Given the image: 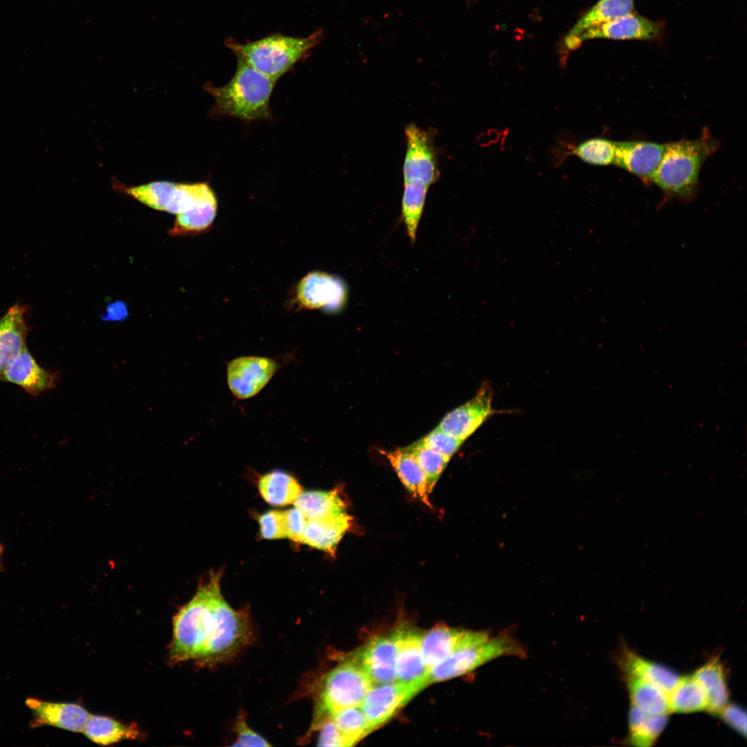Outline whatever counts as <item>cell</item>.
Instances as JSON below:
<instances>
[{"instance_id": "1", "label": "cell", "mask_w": 747, "mask_h": 747, "mask_svg": "<svg viewBox=\"0 0 747 747\" xmlns=\"http://www.w3.org/2000/svg\"><path fill=\"white\" fill-rule=\"evenodd\" d=\"M221 577V571L212 573L175 615L169 654L172 664L196 660L205 647L214 627Z\"/></svg>"}, {"instance_id": "2", "label": "cell", "mask_w": 747, "mask_h": 747, "mask_svg": "<svg viewBox=\"0 0 747 747\" xmlns=\"http://www.w3.org/2000/svg\"><path fill=\"white\" fill-rule=\"evenodd\" d=\"M275 82L238 59L236 71L228 83L221 86H205L214 100L211 116L246 121L270 118V100Z\"/></svg>"}, {"instance_id": "3", "label": "cell", "mask_w": 747, "mask_h": 747, "mask_svg": "<svg viewBox=\"0 0 747 747\" xmlns=\"http://www.w3.org/2000/svg\"><path fill=\"white\" fill-rule=\"evenodd\" d=\"M719 142L708 133L694 140L665 145L661 160L650 181L666 195L689 200L695 195L699 172Z\"/></svg>"}, {"instance_id": "4", "label": "cell", "mask_w": 747, "mask_h": 747, "mask_svg": "<svg viewBox=\"0 0 747 747\" xmlns=\"http://www.w3.org/2000/svg\"><path fill=\"white\" fill-rule=\"evenodd\" d=\"M316 33L306 37L274 35L246 44L228 43V46L251 67L277 81L302 59L320 38Z\"/></svg>"}, {"instance_id": "5", "label": "cell", "mask_w": 747, "mask_h": 747, "mask_svg": "<svg viewBox=\"0 0 747 747\" xmlns=\"http://www.w3.org/2000/svg\"><path fill=\"white\" fill-rule=\"evenodd\" d=\"M254 640V631L247 610H236L222 593L216 598L212 633L195 660L199 665L212 666L234 657Z\"/></svg>"}, {"instance_id": "6", "label": "cell", "mask_w": 747, "mask_h": 747, "mask_svg": "<svg viewBox=\"0 0 747 747\" xmlns=\"http://www.w3.org/2000/svg\"><path fill=\"white\" fill-rule=\"evenodd\" d=\"M373 685L353 659L337 665L323 679L310 730H315L324 719L340 710L360 706Z\"/></svg>"}, {"instance_id": "7", "label": "cell", "mask_w": 747, "mask_h": 747, "mask_svg": "<svg viewBox=\"0 0 747 747\" xmlns=\"http://www.w3.org/2000/svg\"><path fill=\"white\" fill-rule=\"evenodd\" d=\"M524 654L523 647L509 634H501L495 637H489L481 643L454 652L432 667L429 672L430 683L460 676L499 657L521 656Z\"/></svg>"}, {"instance_id": "8", "label": "cell", "mask_w": 747, "mask_h": 747, "mask_svg": "<svg viewBox=\"0 0 747 747\" xmlns=\"http://www.w3.org/2000/svg\"><path fill=\"white\" fill-rule=\"evenodd\" d=\"M284 363L282 359L259 356H242L227 362L229 390L237 399L247 400L259 394Z\"/></svg>"}, {"instance_id": "9", "label": "cell", "mask_w": 747, "mask_h": 747, "mask_svg": "<svg viewBox=\"0 0 747 747\" xmlns=\"http://www.w3.org/2000/svg\"><path fill=\"white\" fill-rule=\"evenodd\" d=\"M430 684L427 680H421L374 685L360 707L369 723L376 730L389 721Z\"/></svg>"}, {"instance_id": "10", "label": "cell", "mask_w": 747, "mask_h": 747, "mask_svg": "<svg viewBox=\"0 0 747 747\" xmlns=\"http://www.w3.org/2000/svg\"><path fill=\"white\" fill-rule=\"evenodd\" d=\"M663 21L650 20L636 12L591 26L575 37L564 40L565 46L573 50L587 39L603 38L615 40H655L661 37Z\"/></svg>"}, {"instance_id": "11", "label": "cell", "mask_w": 747, "mask_h": 747, "mask_svg": "<svg viewBox=\"0 0 747 747\" xmlns=\"http://www.w3.org/2000/svg\"><path fill=\"white\" fill-rule=\"evenodd\" d=\"M405 138L404 181L418 180L430 186L440 176L436 151L430 133L411 123L405 129Z\"/></svg>"}, {"instance_id": "12", "label": "cell", "mask_w": 747, "mask_h": 747, "mask_svg": "<svg viewBox=\"0 0 747 747\" xmlns=\"http://www.w3.org/2000/svg\"><path fill=\"white\" fill-rule=\"evenodd\" d=\"M295 295L299 304L305 308L334 313L343 307L347 290L343 282L337 277L315 271L300 280Z\"/></svg>"}, {"instance_id": "13", "label": "cell", "mask_w": 747, "mask_h": 747, "mask_svg": "<svg viewBox=\"0 0 747 747\" xmlns=\"http://www.w3.org/2000/svg\"><path fill=\"white\" fill-rule=\"evenodd\" d=\"M492 395L490 386L483 383L472 398L448 412L437 427L465 441L492 415Z\"/></svg>"}, {"instance_id": "14", "label": "cell", "mask_w": 747, "mask_h": 747, "mask_svg": "<svg viewBox=\"0 0 747 747\" xmlns=\"http://www.w3.org/2000/svg\"><path fill=\"white\" fill-rule=\"evenodd\" d=\"M490 636L486 631H470L445 626L436 627L421 636L424 663L429 670L454 652L481 643Z\"/></svg>"}, {"instance_id": "15", "label": "cell", "mask_w": 747, "mask_h": 747, "mask_svg": "<svg viewBox=\"0 0 747 747\" xmlns=\"http://www.w3.org/2000/svg\"><path fill=\"white\" fill-rule=\"evenodd\" d=\"M26 704L33 714L32 728L50 726L74 732H82L91 715L75 703L53 702L28 698Z\"/></svg>"}, {"instance_id": "16", "label": "cell", "mask_w": 747, "mask_h": 747, "mask_svg": "<svg viewBox=\"0 0 747 747\" xmlns=\"http://www.w3.org/2000/svg\"><path fill=\"white\" fill-rule=\"evenodd\" d=\"M421 636L407 626L396 628L390 635L396 648V681L427 680L430 682L429 670L422 654Z\"/></svg>"}, {"instance_id": "17", "label": "cell", "mask_w": 747, "mask_h": 747, "mask_svg": "<svg viewBox=\"0 0 747 747\" xmlns=\"http://www.w3.org/2000/svg\"><path fill=\"white\" fill-rule=\"evenodd\" d=\"M355 661L365 670L374 685L396 681V648L390 636H377L370 638L357 653Z\"/></svg>"}, {"instance_id": "18", "label": "cell", "mask_w": 747, "mask_h": 747, "mask_svg": "<svg viewBox=\"0 0 747 747\" xmlns=\"http://www.w3.org/2000/svg\"><path fill=\"white\" fill-rule=\"evenodd\" d=\"M57 380L58 374L39 366L26 345L0 372V381L15 384L32 395L54 388Z\"/></svg>"}, {"instance_id": "19", "label": "cell", "mask_w": 747, "mask_h": 747, "mask_svg": "<svg viewBox=\"0 0 747 747\" xmlns=\"http://www.w3.org/2000/svg\"><path fill=\"white\" fill-rule=\"evenodd\" d=\"M665 145L644 140L616 141L614 165L650 181L661 160Z\"/></svg>"}, {"instance_id": "20", "label": "cell", "mask_w": 747, "mask_h": 747, "mask_svg": "<svg viewBox=\"0 0 747 747\" xmlns=\"http://www.w3.org/2000/svg\"><path fill=\"white\" fill-rule=\"evenodd\" d=\"M352 520L347 513L331 519H308L299 543L333 556L339 542L351 526Z\"/></svg>"}, {"instance_id": "21", "label": "cell", "mask_w": 747, "mask_h": 747, "mask_svg": "<svg viewBox=\"0 0 747 747\" xmlns=\"http://www.w3.org/2000/svg\"><path fill=\"white\" fill-rule=\"evenodd\" d=\"M24 306H12L0 319V372L26 346L27 326Z\"/></svg>"}, {"instance_id": "22", "label": "cell", "mask_w": 747, "mask_h": 747, "mask_svg": "<svg viewBox=\"0 0 747 747\" xmlns=\"http://www.w3.org/2000/svg\"><path fill=\"white\" fill-rule=\"evenodd\" d=\"M620 663L626 676L636 677L656 686L668 695L680 677L665 666L648 661L634 652L624 649Z\"/></svg>"}, {"instance_id": "23", "label": "cell", "mask_w": 747, "mask_h": 747, "mask_svg": "<svg viewBox=\"0 0 747 747\" xmlns=\"http://www.w3.org/2000/svg\"><path fill=\"white\" fill-rule=\"evenodd\" d=\"M380 452L388 459L408 492L431 508L425 476L413 455L405 448L391 451L380 450Z\"/></svg>"}, {"instance_id": "24", "label": "cell", "mask_w": 747, "mask_h": 747, "mask_svg": "<svg viewBox=\"0 0 747 747\" xmlns=\"http://www.w3.org/2000/svg\"><path fill=\"white\" fill-rule=\"evenodd\" d=\"M692 676L706 692V710L712 714H719L729 699L723 665L718 658H712L696 670Z\"/></svg>"}, {"instance_id": "25", "label": "cell", "mask_w": 747, "mask_h": 747, "mask_svg": "<svg viewBox=\"0 0 747 747\" xmlns=\"http://www.w3.org/2000/svg\"><path fill=\"white\" fill-rule=\"evenodd\" d=\"M293 504L308 519H331L347 513L345 504L338 490L303 492Z\"/></svg>"}, {"instance_id": "26", "label": "cell", "mask_w": 747, "mask_h": 747, "mask_svg": "<svg viewBox=\"0 0 747 747\" xmlns=\"http://www.w3.org/2000/svg\"><path fill=\"white\" fill-rule=\"evenodd\" d=\"M258 488L263 499L273 506L294 504L303 492L302 486L296 478L281 470H275L261 475Z\"/></svg>"}, {"instance_id": "27", "label": "cell", "mask_w": 747, "mask_h": 747, "mask_svg": "<svg viewBox=\"0 0 747 747\" xmlns=\"http://www.w3.org/2000/svg\"><path fill=\"white\" fill-rule=\"evenodd\" d=\"M82 733L91 741L102 746L136 739L140 735L135 724H127L109 717L95 714L90 715Z\"/></svg>"}, {"instance_id": "28", "label": "cell", "mask_w": 747, "mask_h": 747, "mask_svg": "<svg viewBox=\"0 0 747 747\" xmlns=\"http://www.w3.org/2000/svg\"><path fill=\"white\" fill-rule=\"evenodd\" d=\"M667 722V714L647 713L631 706L629 713V742L638 747L652 746Z\"/></svg>"}, {"instance_id": "29", "label": "cell", "mask_w": 747, "mask_h": 747, "mask_svg": "<svg viewBox=\"0 0 747 747\" xmlns=\"http://www.w3.org/2000/svg\"><path fill=\"white\" fill-rule=\"evenodd\" d=\"M634 11V0H599L576 23L566 35L570 39L587 28L605 23Z\"/></svg>"}, {"instance_id": "30", "label": "cell", "mask_w": 747, "mask_h": 747, "mask_svg": "<svg viewBox=\"0 0 747 747\" xmlns=\"http://www.w3.org/2000/svg\"><path fill=\"white\" fill-rule=\"evenodd\" d=\"M632 706L649 714H667V695L656 686L642 679L626 676Z\"/></svg>"}, {"instance_id": "31", "label": "cell", "mask_w": 747, "mask_h": 747, "mask_svg": "<svg viewBox=\"0 0 747 747\" xmlns=\"http://www.w3.org/2000/svg\"><path fill=\"white\" fill-rule=\"evenodd\" d=\"M670 711L690 713L706 709V692L693 676L680 678L667 695Z\"/></svg>"}, {"instance_id": "32", "label": "cell", "mask_w": 747, "mask_h": 747, "mask_svg": "<svg viewBox=\"0 0 747 747\" xmlns=\"http://www.w3.org/2000/svg\"><path fill=\"white\" fill-rule=\"evenodd\" d=\"M178 184L168 181H157L138 186L124 187L116 183L115 187L152 209L166 212Z\"/></svg>"}, {"instance_id": "33", "label": "cell", "mask_w": 747, "mask_h": 747, "mask_svg": "<svg viewBox=\"0 0 747 747\" xmlns=\"http://www.w3.org/2000/svg\"><path fill=\"white\" fill-rule=\"evenodd\" d=\"M429 187L427 184L418 180L404 181L402 216L412 243L416 239L418 225Z\"/></svg>"}, {"instance_id": "34", "label": "cell", "mask_w": 747, "mask_h": 747, "mask_svg": "<svg viewBox=\"0 0 747 747\" xmlns=\"http://www.w3.org/2000/svg\"><path fill=\"white\" fill-rule=\"evenodd\" d=\"M217 212V199L204 202L193 209L176 215L172 236L194 234L205 231L213 223Z\"/></svg>"}, {"instance_id": "35", "label": "cell", "mask_w": 747, "mask_h": 747, "mask_svg": "<svg viewBox=\"0 0 747 747\" xmlns=\"http://www.w3.org/2000/svg\"><path fill=\"white\" fill-rule=\"evenodd\" d=\"M329 717L350 746L374 730L360 706L340 710Z\"/></svg>"}, {"instance_id": "36", "label": "cell", "mask_w": 747, "mask_h": 747, "mask_svg": "<svg viewBox=\"0 0 747 747\" xmlns=\"http://www.w3.org/2000/svg\"><path fill=\"white\" fill-rule=\"evenodd\" d=\"M405 449L416 460L425 476L428 490L431 493L450 458L424 445L419 441Z\"/></svg>"}, {"instance_id": "37", "label": "cell", "mask_w": 747, "mask_h": 747, "mask_svg": "<svg viewBox=\"0 0 747 747\" xmlns=\"http://www.w3.org/2000/svg\"><path fill=\"white\" fill-rule=\"evenodd\" d=\"M616 141L603 138L587 139L570 149L568 155H573L581 160L593 165H613L615 159Z\"/></svg>"}, {"instance_id": "38", "label": "cell", "mask_w": 747, "mask_h": 747, "mask_svg": "<svg viewBox=\"0 0 747 747\" xmlns=\"http://www.w3.org/2000/svg\"><path fill=\"white\" fill-rule=\"evenodd\" d=\"M418 441L424 445L450 458L458 451L464 442L438 427Z\"/></svg>"}, {"instance_id": "39", "label": "cell", "mask_w": 747, "mask_h": 747, "mask_svg": "<svg viewBox=\"0 0 747 747\" xmlns=\"http://www.w3.org/2000/svg\"><path fill=\"white\" fill-rule=\"evenodd\" d=\"M258 522L263 538L276 540L287 537L285 511L269 510L260 515Z\"/></svg>"}, {"instance_id": "40", "label": "cell", "mask_w": 747, "mask_h": 747, "mask_svg": "<svg viewBox=\"0 0 747 747\" xmlns=\"http://www.w3.org/2000/svg\"><path fill=\"white\" fill-rule=\"evenodd\" d=\"M237 739L232 746H270V744L261 735L252 729L246 722L243 713L240 714L235 724Z\"/></svg>"}, {"instance_id": "41", "label": "cell", "mask_w": 747, "mask_h": 747, "mask_svg": "<svg viewBox=\"0 0 747 747\" xmlns=\"http://www.w3.org/2000/svg\"><path fill=\"white\" fill-rule=\"evenodd\" d=\"M315 730L319 732L317 744L319 746H350L330 717L324 719Z\"/></svg>"}, {"instance_id": "42", "label": "cell", "mask_w": 747, "mask_h": 747, "mask_svg": "<svg viewBox=\"0 0 747 747\" xmlns=\"http://www.w3.org/2000/svg\"><path fill=\"white\" fill-rule=\"evenodd\" d=\"M287 538L299 543L305 529L308 518L297 507L285 510Z\"/></svg>"}, {"instance_id": "43", "label": "cell", "mask_w": 747, "mask_h": 747, "mask_svg": "<svg viewBox=\"0 0 747 747\" xmlns=\"http://www.w3.org/2000/svg\"><path fill=\"white\" fill-rule=\"evenodd\" d=\"M719 714L726 723L746 737V713L744 709L737 704H726Z\"/></svg>"}, {"instance_id": "44", "label": "cell", "mask_w": 747, "mask_h": 747, "mask_svg": "<svg viewBox=\"0 0 747 747\" xmlns=\"http://www.w3.org/2000/svg\"><path fill=\"white\" fill-rule=\"evenodd\" d=\"M127 310L125 304L122 302H114L110 304L107 310V314L103 317L105 320L121 321L127 316Z\"/></svg>"}, {"instance_id": "45", "label": "cell", "mask_w": 747, "mask_h": 747, "mask_svg": "<svg viewBox=\"0 0 747 747\" xmlns=\"http://www.w3.org/2000/svg\"><path fill=\"white\" fill-rule=\"evenodd\" d=\"M1 553H2V548H1V546L0 545V555L1 554Z\"/></svg>"}]
</instances>
